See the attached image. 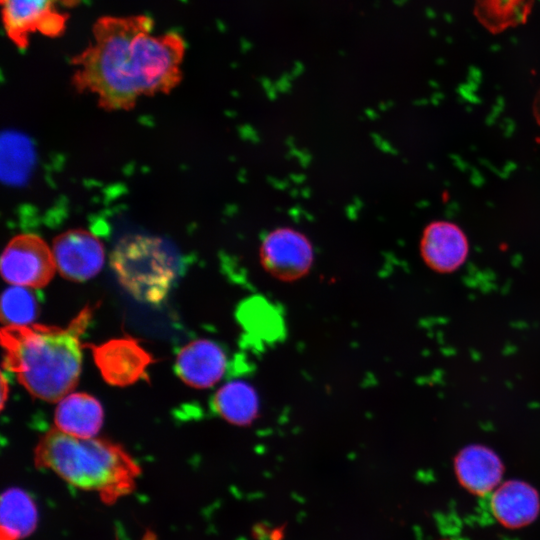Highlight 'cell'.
Segmentation results:
<instances>
[{"instance_id":"obj_19","label":"cell","mask_w":540,"mask_h":540,"mask_svg":"<svg viewBox=\"0 0 540 540\" xmlns=\"http://www.w3.org/2000/svg\"><path fill=\"white\" fill-rule=\"evenodd\" d=\"M38 313L37 299L28 287L12 285L1 299V318L7 326L32 324Z\"/></svg>"},{"instance_id":"obj_7","label":"cell","mask_w":540,"mask_h":540,"mask_svg":"<svg viewBox=\"0 0 540 540\" xmlns=\"http://www.w3.org/2000/svg\"><path fill=\"white\" fill-rule=\"evenodd\" d=\"M56 269L66 279L86 281L101 270L104 248L92 233L73 229L57 236L52 248Z\"/></svg>"},{"instance_id":"obj_3","label":"cell","mask_w":540,"mask_h":540,"mask_svg":"<svg viewBox=\"0 0 540 540\" xmlns=\"http://www.w3.org/2000/svg\"><path fill=\"white\" fill-rule=\"evenodd\" d=\"M35 465L54 472L71 486L97 493L106 505L115 504L136 488L141 469L119 445L79 438L52 429L39 441Z\"/></svg>"},{"instance_id":"obj_16","label":"cell","mask_w":540,"mask_h":540,"mask_svg":"<svg viewBox=\"0 0 540 540\" xmlns=\"http://www.w3.org/2000/svg\"><path fill=\"white\" fill-rule=\"evenodd\" d=\"M212 406L226 421L246 425L255 419L259 410V399L256 390L249 383L233 380L218 389Z\"/></svg>"},{"instance_id":"obj_20","label":"cell","mask_w":540,"mask_h":540,"mask_svg":"<svg viewBox=\"0 0 540 540\" xmlns=\"http://www.w3.org/2000/svg\"><path fill=\"white\" fill-rule=\"evenodd\" d=\"M1 406L4 408V403L7 400V393H8V382L5 378V375L2 374L1 376Z\"/></svg>"},{"instance_id":"obj_10","label":"cell","mask_w":540,"mask_h":540,"mask_svg":"<svg viewBox=\"0 0 540 540\" xmlns=\"http://www.w3.org/2000/svg\"><path fill=\"white\" fill-rule=\"evenodd\" d=\"M262 258L266 269L281 279H295L306 272L312 261L308 241L298 232L281 229L264 240Z\"/></svg>"},{"instance_id":"obj_18","label":"cell","mask_w":540,"mask_h":540,"mask_svg":"<svg viewBox=\"0 0 540 540\" xmlns=\"http://www.w3.org/2000/svg\"><path fill=\"white\" fill-rule=\"evenodd\" d=\"M32 163L30 142L16 133L2 137V177L9 183H19L27 177Z\"/></svg>"},{"instance_id":"obj_6","label":"cell","mask_w":540,"mask_h":540,"mask_svg":"<svg viewBox=\"0 0 540 540\" xmlns=\"http://www.w3.org/2000/svg\"><path fill=\"white\" fill-rule=\"evenodd\" d=\"M55 270L52 250L36 235H17L2 254L1 274L11 285L41 288L49 283Z\"/></svg>"},{"instance_id":"obj_1","label":"cell","mask_w":540,"mask_h":540,"mask_svg":"<svg viewBox=\"0 0 540 540\" xmlns=\"http://www.w3.org/2000/svg\"><path fill=\"white\" fill-rule=\"evenodd\" d=\"M147 15L102 16L92 41L72 58V84L105 110H129L144 96L171 92L182 80L186 44L176 32L154 33Z\"/></svg>"},{"instance_id":"obj_2","label":"cell","mask_w":540,"mask_h":540,"mask_svg":"<svg viewBox=\"0 0 540 540\" xmlns=\"http://www.w3.org/2000/svg\"><path fill=\"white\" fill-rule=\"evenodd\" d=\"M92 318L86 306L65 328L29 324L1 331L4 366L33 396L54 402L77 384L82 365L81 336Z\"/></svg>"},{"instance_id":"obj_12","label":"cell","mask_w":540,"mask_h":540,"mask_svg":"<svg viewBox=\"0 0 540 540\" xmlns=\"http://www.w3.org/2000/svg\"><path fill=\"white\" fill-rule=\"evenodd\" d=\"M421 250L425 262L434 270L457 269L468 253V242L462 230L445 221L431 223L424 231Z\"/></svg>"},{"instance_id":"obj_11","label":"cell","mask_w":540,"mask_h":540,"mask_svg":"<svg viewBox=\"0 0 540 540\" xmlns=\"http://www.w3.org/2000/svg\"><path fill=\"white\" fill-rule=\"evenodd\" d=\"M490 508L502 526L520 529L537 519L540 513V497L530 484L520 480H509L492 492Z\"/></svg>"},{"instance_id":"obj_15","label":"cell","mask_w":540,"mask_h":540,"mask_svg":"<svg viewBox=\"0 0 540 540\" xmlns=\"http://www.w3.org/2000/svg\"><path fill=\"white\" fill-rule=\"evenodd\" d=\"M38 509L29 493L17 487L1 495L0 540H22L37 528Z\"/></svg>"},{"instance_id":"obj_17","label":"cell","mask_w":540,"mask_h":540,"mask_svg":"<svg viewBox=\"0 0 540 540\" xmlns=\"http://www.w3.org/2000/svg\"><path fill=\"white\" fill-rule=\"evenodd\" d=\"M535 0H474L473 13L490 33L498 34L526 23Z\"/></svg>"},{"instance_id":"obj_14","label":"cell","mask_w":540,"mask_h":540,"mask_svg":"<svg viewBox=\"0 0 540 540\" xmlns=\"http://www.w3.org/2000/svg\"><path fill=\"white\" fill-rule=\"evenodd\" d=\"M100 402L86 393L66 395L55 410L56 428L79 438H92L103 424Z\"/></svg>"},{"instance_id":"obj_21","label":"cell","mask_w":540,"mask_h":540,"mask_svg":"<svg viewBox=\"0 0 540 540\" xmlns=\"http://www.w3.org/2000/svg\"><path fill=\"white\" fill-rule=\"evenodd\" d=\"M533 113L536 121L540 124V89L537 92L534 103H533Z\"/></svg>"},{"instance_id":"obj_8","label":"cell","mask_w":540,"mask_h":540,"mask_svg":"<svg viewBox=\"0 0 540 540\" xmlns=\"http://www.w3.org/2000/svg\"><path fill=\"white\" fill-rule=\"evenodd\" d=\"M96 366L104 380L115 386L134 384L146 376L152 356L131 337L91 346Z\"/></svg>"},{"instance_id":"obj_13","label":"cell","mask_w":540,"mask_h":540,"mask_svg":"<svg viewBox=\"0 0 540 540\" xmlns=\"http://www.w3.org/2000/svg\"><path fill=\"white\" fill-rule=\"evenodd\" d=\"M503 470L498 456L485 447L465 448L455 460V472L459 483L476 496L492 493L500 485Z\"/></svg>"},{"instance_id":"obj_22","label":"cell","mask_w":540,"mask_h":540,"mask_svg":"<svg viewBox=\"0 0 540 540\" xmlns=\"http://www.w3.org/2000/svg\"><path fill=\"white\" fill-rule=\"evenodd\" d=\"M441 540H452V539H441Z\"/></svg>"},{"instance_id":"obj_9","label":"cell","mask_w":540,"mask_h":540,"mask_svg":"<svg viewBox=\"0 0 540 540\" xmlns=\"http://www.w3.org/2000/svg\"><path fill=\"white\" fill-rule=\"evenodd\" d=\"M227 363V355L219 344L199 339L188 343L178 352L175 371L186 384L208 388L221 380Z\"/></svg>"},{"instance_id":"obj_4","label":"cell","mask_w":540,"mask_h":540,"mask_svg":"<svg viewBox=\"0 0 540 540\" xmlns=\"http://www.w3.org/2000/svg\"><path fill=\"white\" fill-rule=\"evenodd\" d=\"M110 264L122 287L147 304L161 303L177 275L176 260L166 244L147 235L120 239L111 253Z\"/></svg>"},{"instance_id":"obj_5","label":"cell","mask_w":540,"mask_h":540,"mask_svg":"<svg viewBox=\"0 0 540 540\" xmlns=\"http://www.w3.org/2000/svg\"><path fill=\"white\" fill-rule=\"evenodd\" d=\"M2 21L9 40L19 49L29 45L31 35L55 38L63 34L68 10L80 0H0Z\"/></svg>"}]
</instances>
